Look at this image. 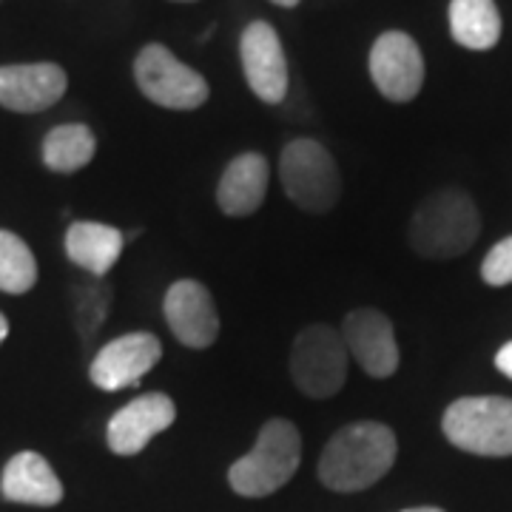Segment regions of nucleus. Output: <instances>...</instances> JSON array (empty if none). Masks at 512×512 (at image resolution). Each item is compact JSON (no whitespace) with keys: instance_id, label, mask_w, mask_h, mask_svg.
<instances>
[{"instance_id":"f257e3e1","label":"nucleus","mask_w":512,"mask_h":512,"mask_svg":"<svg viewBox=\"0 0 512 512\" xmlns=\"http://www.w3.org/2000/svg\"><path fill=\"white\" fill-rule=\"evenodd\" d=\"M396 436L379 421L342 427L319 458V478L333 493H359L382 481L396 461Z\"/></svg>"},{"instance_id":"f03ea898","label":"nucleus","mask_w":512,"mask_h":512,"mask_svg":"<svg viewBox=\"0 0 512 512\" xmlns=\"http://www.w3.org/2000/svg\"><path fill=\"white\" fill-rule=\"evenodd\" d=\"M481 231L476 202L458 188H441L421 200L407 237L413 251L424 259H456L476 245Z\"/></svg>"},{"instance_id":"7ed1b4c3","label":"nucleus","mask_w":512,"mask_h":512,"mask_svg":"<svg viewBox=\"0 0 512 512\" xmlns=\"http://www.w3.org/2000/svg\"><path fill=\"white\" fill-rule=\"evenodd\" d=\"M302 461V436L288 419L265 421L256 447L231 464L228 481L234 493L245 498H265L282 490Z\"/></svg>"},{"instance_id":"20e7f679","label":"nucleus","mask_w":512,"mask_h":512,"mask_svg":"<svg viewBox=\"0 0 512 512\" xmlns=\"http://www.w3.org/2000/svg\"><path fill=\"white\" fill-rule=\"evenodd\" d=\"M441 430L447 441L473 456H512V399L464 396L447 407Z\"/></svg>"},{"instance_id":"39448f33","label":"nucleus","mask_w":512,"mask_h":512,"mask_svg":"<svg viewBox=\"0 0 512 512\" xmlns=\"http://www.w3.org/2000/svg\"><path fill=\"white\" fill-rule=\"evenodd\" d=\"M279 180L288 200L308 214H328L342 197L339 165L328 148L311 137L291 140L282 148Z\"/></svg>"},{"instance_id":"423d86ee","label":"nucleus","mask_w":512,"mask_h":512,"mask_svg":"<svg viewBox=\"0 0 512 512\" xmlns=\"http://www.w3.org/2000/svg\"><path fill=\"white\" fill-rule=\"evenodd\" d=\"M348 348L339 330L328 325L305 328L291 353V376L308 399H330L348 379Z\"/></svg>"},{"instance_id":"0eeeda50","label":"nucleus","mask_w":512,"mask_h":512,"mask_svg":"<svg viewBox=\"0 0 512 512\" xmlns=\"http://www.w3.org/2000/svg\"><path fill=\"white\" fill-rule=\"evenodd\" d=\"M134 77L151 103L174 111L200 109L208 100V83L200 72L180 63L163 43H148L134 60Z\"/></svg>"},{"instance_id":"6e6552de","label":"nucleus","mask_w":512,"mask_h":512,"mask_svg":"<svg viewBox=\"0 0 512 512\" xmlns=\"http://www.w3.org/2000/svg\"><path fill=\"white\" fill-rule=\"evenodd\" d=\"M370 77L382 97L410 103L424 86V57L407 32H384L370 49Z\"/></svg>"},{"instance_id":"1a4fd4ad","label":"nucleus","mask_w":512,"mask_h":512,"mask_svg":"<svg viewBox=\"0 0 512 512\" xmlns=\"http://www.w3.org/2000/svg\"><path fill=\"white\" fill-rule=\"evenodd\" d=\"M239 57L251 92L262 103H282L288 94V60L274 26L265 20L248 23L239 37Z\"/></svg>"},{"instance_id":"9d476101","label":"nucleus","mask_w":512,"mask_h":512,"mask_svg":"<svg viewBox=\"0 0 512 512\" xmlns=\"http://www.w3.org/2000/svg\"><path fill=\"white\" fill-rule=\"evenodd\" d=\"M163 313L171 333L185 348H211L220 336V316L214 308V299L197 279L174 282L165 293Z\"/></svg>"},{"instance_id":"9b49d317","label":"nucleus","mask_w":512,"mask_h":512,"mask_svg":"<svg viewBox=\"0 0 512 512\" xmlns=\"http://www.w3.org/2000/svg\"><path fill=\"white\" fill-rule=\"evenodd\" d=\"M160 356H163V345L154 333H126L100 348L89 376L100 390L114 393L140 382L151 367H157Z\"/></svg>"},{"instance_id":"f8f14e48","label":"nucleus","mask_w":512,"mask_h":512,"mask_svg":"<svg viewBox=\"0 0 512 512\" xmlns=\"http://www.w3.org/2000/svg\"><path fill=\"white\" fill-rule=\"evenodd\" d=\"M342 339L348 353L359 362L367 376L387 379L399 367V345L393 336V322L373 308L350 311L342 322Z\"/></svg>"},{"instance_id":"ddd939ff","label":"nucleus","mask_w":512,"mask_h":512,"mask_svg":"<svg viewBox=\"0 0 512 512\" xmlns=\"http://www.w3.org/2000/svg\"><path fill=\"white\" fill-rule=\"evenodd\" d=\"M177 419V407L165 393H146L117 410L109 421L106 439L111 453L117 456H137L157 433L168 430Z\"/></svg>"},{"instance_id":"4468645a","label":"nucleus","mask_w":512,"mask_h":512,"mask_svg":"<svg viewBox=\"0 0 512 512\" xmlns=\"http://www.w3.org/2000/svg\"><path fill=\"white\" fill-rule=\"evenodd\" d=\"M69 77L57 63L0 66V106L20 114H35L55 106L66 94Z\"/></svg>"},{"instance_id":"2eb2a0df","label":"nucleus","mask_w":512,"mask_h":512,"mask_svg":"<svg viewBox=\"0 0 512 512\" xmlns=\"http://www.w3.org/2000/svg\"><path fill=\"white\" fill-rule=\"evenodd\" d=\"M268 194V160L256 151L239 154L217 185V205L225 217H251Z\"/></svg>"},{"instance_id":"dca6fc26","label":"nucleus","mask_w":512,"mask_h":512,"mask_svg":"<svg viewBox=\"0 0 512 512\" xmlns=\"http://www.w3.org/2000/svg\"><path fill=\"white\" fill-rule=\"evenodd\" d=\"M0 487L15 504L55 507L63 501V484L40 453H18L9 458Z\"/></svg>"},{"instance_id":"f3484780","label":"nucleus","mask_w":512,"mask_h":512,"mask_svg":"<svg viewBox=\"0 0 512 512\" xmlns=\"http://www.w3.org/2000/svg\"><path fill=\"white\" fill-rule=\"evenodd\" d=\"M126 237L103 222H72L66 231V256L94 279L106 276L123 254Z\"/></svg>"},{"instance_id":"a211bd4d","label":"nucleus","mask_w":512,"mask_h":512,"mask_svg":"<svg viewBox=\"0 0 512 512\" xmlns=\"http://www.w3.org/2000/svg\"><path fill=\"white\" fill-rule=\"evenodd\" d=\"M450 35L470 52H490L501 40L495 0H450Z\"/></svg>"},{"instance_id":"6ab92c4d","label":"nucleus","mask_w":512,"mask_h":512,"mask_svg":"<svg viewBox=\"0 0 512 512\" xmlns=\"http://www.w3.org/2000/svg\"><path fill=\"white\" fill-rule=\"evenodd\" d=\"M97 140L94 131L83 123H66L52 128L43 140V163L57 174H74L92 163Z\"/></svg>"},{"instance_id":"aec40b11","label":"nucleus","mask_w":512,"mask_h":512,"mask_svg":"<svg viewBox=\"0 0 512 512\" xmlns=\"http://www.w3.org/2000/svg\"><path fill=\"white\" fill-rule=\"evenodd\" d=\"M37 262L29 245L0 228V291L3 293H26L35 288Z\"/></svg>"},{"instance_id":"412c9836","label":"nucleus","mask_w":512,"mask_h":512,"mask_svg":"<svg viewBox=\"0 0 512 512\" xmlns=\"http://www.w3.org/2000/svg\"><path fill=\"white\" fill-rule=\"evenodd\" d=\"M111 308V288L106 282L94 279L74 291V316H77V330L89 342L94 333L103 328Z\"/></svg>"},{"instance_id":"4be33fe9","label":"nucleus","mask_w":512,"mask_h":512,"mask_svg":"<svg viewBox=\"0 0 512 512\" xmlns=\"http://www.w3.org/2000/svg\"><path fill=\"white\" fill-rule=\"evenodd\" d=\"M481 276L487 285L501 288V285H510L512 282V237L501 239L498 245L490 248V254L484 256L481 262Z\"/></svg>"},{"instance_id":"5701e85b","label":"nucleus","mask_w":512,"mask_h":512,"mask_svg":"<svg viewBox=\"0 0 512 512\" xmlns=\"http://www.w3.org/2000/svg\"><path fill=\"white\" fill-rule=\"evenodd\" d=\"M495 367H498L507 379H512V342H507L504 348L495 353Z\"/></svg>"},{"instance_id":"b1692460","label":"nucleus","mask_w":512,"mask_h":512,"mask_svg":"<svg viewBox=\"0 0 512 512\" xmlns=\"http://www.w3.org/2000/svg\"><path fill=\"white\" fill-rule=\"evenodd\" d=\"M9 336V322H6V316L0 313V345H3V339Z\"/></svg>"},{"instance_id":"393cba45","label":"nucleus","mask_w":512,"mask_h":512,"mask_svg":"<svg viewBox=\"0 0 512 512\" xmlns=\"http://www.w3.org/2000/svg\"><path fill=\"white\" fill-rule=\"evenodd\" d=\"M276 6H285V9H293V6H299V0H271Z\"/></svg>"},{"instance_id":"a878e982","label":"nucleus","mask_w":512,"mask_h":512,"mask_svg":"<svg viewBox=\"0 0 512 512\" xmlns=\"http://www.w3.org/2000/svg\"><path fill=\"white\" fill-rule=\"evenodd\" d=\"M404 512H444L439 507H413V510H404Z\"/></svg>"},{"instance_id":"bb28decb","label":"nucleus","mask_w":512,"mask_h":512,"mask_svg":"<svg viewBox=\"0 0 512 512\" xmlns=\"http://www.w3.org/2000/svg\"><path fill=\"white\" fill-rule=\"evenodd\" d=\"M180 3H191V0H180Z\"/></svg>"}]
</instances>
